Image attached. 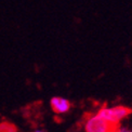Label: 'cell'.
Returning <instances> with one entry per match:
<instances>
[{
	"instance_id": "cell-3",
	"label": "cell",
	"mask_w": 132,
	"mask_h": 132,
	"mask_svg": "<svg viewBox=\"0 0 132 132\" xmlns=\"http://www.w3.org/2000/svg\"><path fill=\"white\" fill-rule=\"evenodd\" d=\"M50 105L53 112H55L56 114H65L70 109V102L67 101L66 98L54 96L51 98Z\"/></svg>"
},
{
	"instance_id": "cell-7",
	"label": "cell",
	"mask_w": 132,
	"mask_h": 132,
	"mask_svg": "<svg viewBox=\"0 0 132 132\" xmlns=\"http://www.w3.org/2000/svg\"><path fill=\"white\" fill-rule=\"evenodd\" d=\"M131 132H132V131H131Z\"/></svg>"
},
{
	"instance_id": "cell-1",
	"label": "cell",
	"mask_w": 132,
	"mask_h": 132,
	"mask_svg": "<svg viewBox=\"0 0 132 132\" xmlns=\"http://www.w3.org/2000/svg\"><path fill=\"white\" fill-rule=\"evenodd\" d=\"M131 114V109L126 106H115V107H102L98 109L97 116L104 119L108 123L118 126L123 118Z\"/></svg>"
},
{
	"instance_id": "cell-5",
	"label": "cell",
	"mask_w": 132,
	"mask_h": 132,
	"mask_svg": "<svg viewBox=\"0 0 132 132\" xmlns=\"http://www.w3.org/2000/svg\"><path fill=\"white\" fill-rule=\"evenodd\" d=\"M113 132H131V131H129L128 129H126V128H119V127H117Z\"/></svg>"
},
{
	"instance_id": "cell-6",
	"label": "cell",
	"mask_w": 132,
	"mask_h": 132,
	"mask_svg": "<svg viewBox=\"0 0 132 132\" xmlns=\"http://www.w3.org/2000/svg\"><path fill=\"white\" fill-rule=\"evenodd\" d=\"M34 132H43V131H40V130H36V131H34Z\"/></svg>"
},
{
	"instance_id": "cell-2",
	"label": "cell",
	"mask_w": 132,
	"mask_h": 132,
	"mask_svg": "<svg viewBox=\"0 0 132 132\" xmlns=\"http://www.w3.org/2000/svg\"><path fill=\"white\" fill-rule=\"evenodd\" d=\"M118 126L108 123L97 115H87L84 122L85 132H113Z\"/></svg>"
},
{
	"instance_id": "cell-4",
	"label": "cell",
	"mask_w": 132,
	"mask_h": 132,
	"mask_svg": "<svg viewBox=\"0 0 132 132\" xmlns=\"http://www.w3.org/2000/svg\"><path fill=\"white\" fill-rule=\"evenodd\" d=\"M0 132H16V128L12 123L4 122L0 125Z\"/></svg>"
}]
</instances>
